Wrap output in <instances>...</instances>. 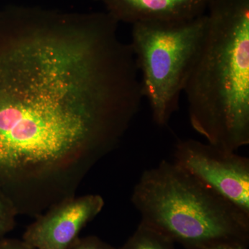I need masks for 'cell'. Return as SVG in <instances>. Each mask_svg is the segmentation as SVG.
<instances>
[{"instance_id":"obj_9","label":"cell","mask_w":249,"mask_h":249,"mask_svg":"<svg viewBox=\"0 0 249 249\" xmlns=\"http://www.w3.org/2000/svg\"><path fill=\"white\" fill-rule=\"evenodd\" d=\"M18 214L12 201L0 190V240L14 229Z\"/></svg>"},{"instance_id":"obj_3","label":"cell","mask_w":249,"mask_h":249,"mask_svg":"<svg viewBox=\"0 0 249 249\" xmlns=\"http://www.w3.org/2000/svg\"><path fill=\"white\" fill-rule=\"evenodd\" d=\"M131 201L141 222L185 249L249 245V215L173 161L145 170Z\"/></svg>"},{"instance_id":"obj_8","label":"cell","mask_w":249,"mask_h":249,"mask_svg":"<svg viewBox=\"0 0 249 249\" xmlns=\"http://www.w3.org/2000/svg\"><path fill=\"white\" fill-rule=\"evenodd\" d=\"M116 249H175V247L166 236L141 222L128 240Z\"/></svg>"},{"instance_id":"obj_11","label":"cell","mask_w":249,"mask_h":249,"mask_svg":"<svg viewBox=\"0 0 249 249\" xmlns=\"http://www.w3.org/2000/svg\"><path fill=\"white\" fill-rule=\"evenodd\" d=\"M0 249H36L24 240L4 238L0 240Z\"/></svg>"},{"instance_id":"obj_2","label":"cell","mask_w":249,"mask_h":249,"mask_svg":"<svg viewBox=\"0 0 249 249\" xmlns=\"http://www.w3.org/2000/svg\"><path fill=\"white\" fill-rule=\"evenodd\" d=\"M183 93L193 128L229 152L249 144V0H211Z\"/></svg>"},{"instance_id":"obj_4","label":"cell","mask_w":249,"mask_h":249,"mask_svg":"<svg viewBox=\"0 0 249 249\" xmlns=\"http://www.w3.org/2000/svg\"><path fill=\"white\" fill-rule=\"evenodd\" d=\"M206 14L181 22H137L130 44L143 97L152 119L163 127L178 110L190 70L206 29Z\"/></svg>"},{"instance_id":"obj_12","label":"cell","mask_w":249,"mask_h":249,"mask_svg":"<svg viewBox=\"0 0 249 249\" xmlns=\"http://www.w3.org/2000/svg\"><path fill=\"white\" fill-rule=\"evenodd\" d=\"M249 245L235 242L221 244L210 249H248Z\"/></svg>"},{"instance_id":"obj_6","label":"cell","mask_w":249,"mask_h":249,"mask_svg":"<svg viewBox=\"0 0 249 249\" xmlns=\"http://www.w3.org/2000/svg\"><path fill=\"white\" fill-rule=\"evenodd\" d=\"M104 206L99 195L67 198L37 216L26 229L22 240L36 249H67Z\"/></svg>"},{"instance_id":"obj_5","label":"cell","mask_w":249,"mask_h":249,"mask_svg":"<svg viewBox=\"0 0 249 249\" xmlns=\"http://www.w3.org/2000/svg\"><path fill=\"white\" fill-rule=\"evenodd\" d=\"M174 163L249 215V160L195 140L178 141Z\"/></svg>"},{"instance_id":"obj_7","label":"cell","mask_w":249,"mask_h":249,"mask_svg":"<svg viewBox=\"0 0 249 249\" xmlns=\"http://www.w3.org/2000/svg\"><path fill=\"white\" fill-rule=\"evenodd\" d=\"M116 20L181 22L206 14L211 0H101Z\"/></svg>"},{"instance_id":"obj_10","label":"cell","mask_w":249,"mask_h":249,"mask_svg":"<svg viewBox=\"0 0 249 249\" xmlns=\"http://www.w3.org/2000/svg\"><path fill=\"white\" fill-rule=\"evenodd\" d=\"M67 249H116L97 236L78 237Z\"/></svg>"},{"instance_id":"obj_1","label":"cell","mask_w":249,"mask_h":249,"mask_svg":"<svg viewBox=\"0 0 249 249\" xmlns=\"http://www.w3.org/2000/svg\"><path fill=\"white\" fill-rule=\"evenodd\" d=\"M141 102L133 65L103 27L20 36L0 56V181L50 182L107 153Z\"/></svg>"}]
</instances>
